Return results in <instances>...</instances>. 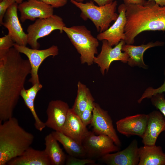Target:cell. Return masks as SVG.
<instances>
[{"label":"cell","mask_w":165,"mask_h":165,"mask_svg":"<svg viewBox=\"0 0 165 165\" xmlns=\"http://www.w3.org/2000/svg\"><path fill=\"white\" fill-rule=\"evenodd\" d=\"M14 47L0 55V123L13 117L31 67Z\"/></svg>","instance_id":"obj_1"},{"label":"cell","mask_w":165,"mask_h":165,"mask_svg":"<svg viewBox=\"0 0 165 165\" xmlns=\"http://www.w3.org/2000/svg\"><path fill=\"white\" fill-rule=\"evenodd\" d=\"M126 44H133L136 37L143 31H165V6H161L154 1L148 0L144 5L126 6Z\"/></svg>","instance_id":"obj_2"},{"label":"cell","mask_w":165,"mask_h":165,"mask_svg":"<svg viewBox=\"0 0 165 165\" xmlns=\"http://www.w3.org/2000/svg\"><path fill=\"white\" fill-rule=\"evenodd\" d=\"M34 135L21 127L18 120L12 117L0 123V165H5L21 155L30 147Z\"/></svg>","instance_id":"obj_3"},{"label":"cell","mask_w":165,"mask_h":165,"mask_svg":"<svg viewBox=\"0 0 165 165\" xmlns=\"http://www.w3.org/2000/svg\"><path fill=\"white\" fill-rule=\"evenodd\" d=\"M70 2L80 10L82 19L85 21L91 20L99 33L108 29L111 23L115 21L119 16L116 13L118 5L116 0L102 6H96L92 1L85 3L75 0H71Z\"/></svg>","instance_id":"obj_4"},{"label":"cell","mask_w":165,"mask_h":165,"mask_svg":"<svg viewBox=\"0 0 165 165\" xmlns=\"http://www.w3.org/2000/svg\"><path fill=\"white\" fill-rule=\"evenodd\" d=\"M63 30L80 55L81 63H86L88 66L93 64L95 55L98 53L99 42L97 39L84 25L65 26Z\"/></svg>","instance_id":"obj_5"},{"label":"cell","mask_w":165,"mask_h":165,"mask_svg":"<svg viewBox=\"0 0 165 165\" xmlns=\"http://www.w3.org/2000/svg\"><path fill=\"white\" fill-rule=\"evenodd\" d=\"M65 26L62 18L57 15L53 14L46 18L37 19L27 28L28 44L31 48L38 49L40 47L38 41L39 38L48 35L56 30L62 33L63 28Z\"/></svg>","instance_id":"obj_6"},{"label":"cell","mask_w":165,"mask_h":165,"mask_svg":"<svg viewBox=\"0 0 165 165\" xmlns=\"http://www.w3.org/2000/svg\"><path fill=\"white\" fill-rule=\"evenodd\" d=\"M86 156L90 158L102 157L104 156L120 150L109 136L100 134L96 136L93 131H89L82 142Z\"/></svg>","instance_id":"obj_7"},{"label":"cell","mask_w":165,"mask_h":165,"mask_svg":"<svg viewBox=\"0 0 165 165\" xmlns=\"http://www.w3.org/2000/svg\"><path fill=\"white\" fill-rule=\"evenodd\" d=\"M13 47L20 53L24 54L28 58L31 67V78L29 82L32 85L36 83H40L38 70L44 61L49 57H54L59 53L58 48L54 45L41 50L30 48L26 46L19 45L15 43Z\"/></svg>","instance_id":"obj_8"},{"label":"cell","mask_w":165,"mask_h":165,"mask_svg":"<svg viewBox=\"0 0 165 165\" xmlns=\"http://www.w3.org/2000/svg\"><path fill=\"white\" fill-rule=\"evenodd\" d=\"M126 43L122 40L117 45L112 48L105 40L102 41L101 50L97 57H95L94 62L100 68L101 73L105 74V71H108L111 63L114 61H121L123 63H127L129 56L125 52H122L123 46Z\"/></svg>","instance_id":"obj_9"},{"label":"cell","mask_w":165,"mask_h":165,"mask_svg":"<svg viewBox=\"0 0 165 165\" xmlns=\"http://www.w3.org/2000/svg\"><path fill=\"white\" fill-rule=\"evenodd\" d=\"M93 131L99 135H104L110 137L119 147L121 142L114 129L112 121L108 112L94 102L93 116L90 123Z\"/></svg>","instance_id":"obj_10"},{"label":"cell","mask_w":165,"mask_h":165,"mask_svg":"<svg viewBox=\"0 0 165 165\" xmlns=\"http://www.w3.org/2000/svg\"><path fill=\"white\" fill-rule=\"evenodd\" d=\"M18 5L15 2L8 8L3 18L2 25L8 29V34L15 43L26 46L28 44L27 35L24 31L18 17Z\"/></svg>","instance_id":"obj_11"},{"label":"cell","mask_w":165,"mask_h":165,"mask_svg":"<svg viewBox=\"0 0 165 165\" xmlns=\"http://www.w3.org/2000/svg\"><path fill=\"white\" fill-rule=\"evenodd\" d=\"M126 6L124 3L118 7L119 16L114 23L105 31L98 34L96 38L99 41L106 40L109 46L117 45L122 40L125 41L124 28L127 21Z\"/></svg>","instance_id":"obj_12"},{"label":"cell","mask_w":165,"mask_h":165,"mask_svg":"<svg viewBox=\"0 0 165 165\" xmlns=\"http://www.w3.org/2000/svg\"><path fill=\"white\" fill-rule=\"evenodd\" d=\"M20 20L24 22L28 20L34 21L36 18H45L53 15V8L38 0H27L18 4Z\"/></svg>","instance_id":"obj_13"},{"label":"cell","mask_w":165,"mask_h":165,"mask_svg":"<svg viewBox=\"0 0 165 165\" xmlns=\"http://www.w3.org/2000/svg\"><path fill=\"white\" fill-rule=\"evenodd\" d=\"M68 104L61 100H52L46 109V127L61 132L70 109Z\"/></svg>","instance_id":"obj_14"},{"label":"cell","mask_w":165,"mask_h":165,"mask_svg":"<svg viewBox=\"0 0 165 165\" xmlns=\"http://www.w3.org/2000/svg\"><path fill=\"white\" fill-rule=\"evenodd\" d=\"M138 142L134 139L125 149L113 153L107 154L101 158L109 165H138L140 158Z\"/></svg>","instance_id":"obj_15"},{"label":"cell","mask_w":165,"mask_h":165,"mask_svg":"<svg viewBox=\"0 0 165 165\" xmlns=\"http://www.w3.org/2000/svg\"><path fill=\"white\" fill-rule=\"evenodd\" d=\"M148 114H137L126 117L116 122L117 131L127 137L137 135L141 138L145 131Z\"/></svg>","instance_id":"obj_16"},{"label":"cell","mask_w":165,"mask_h":165,"mask_svg":"<svg viewBox=\"0 0 165 165\" xmlns=\"http://www.w3.org/2000/svg\"><path fill=\"white\" fill-rule=\"evenodd\" d=\"M148 118L145 131L142 138L145 145H156L160 134L165 131V118L162 113L153 111L148 114Z\"/></svg>","instance_id":"obj_17"},{"label":"cell","mask_w":165,"mask_h":165,"mask_svg":"<svg viewBox=\"0 0 165 165\" xmlns=\"http://www.w3.org/2000/svg\"><path fill=\"white\" fill-rule=\"evenodd\" d=\"M88 131L79 116L70 108L61 132L82 144Z\"/></svg>","instance_id":"obj_18"},{"label":"cell","mask_w":165,"mask_h":165,"mask_svg":"<svg viewBox=\"0 0 165 165\" xmlns=\"http://www.w3.org/2000/svg\"><path fill=\"white\" fill-rule=\"evenodd\" d=\"M164 44L163 42L158 41L138 46L125 43L122 46V51L128 55L129 57L127 63L130 66H138L146 69L147 66L145 64L143 59V55L145 51L152 47L163 46Z\"/></svg>","instance_id":"obj_19"},{"label":"cell","mask_w":165,"mask_h":165,"mask_svg":"<svg viewBox=\"0 0 165 165\" xmlns=\"http://www.w3.org/2000/svg\"><path fill=\"white\" fill-rule=\"evenodd\" d=\"M8 165H51L50 159L44 150L30 147L21 155L9 161Z\"/></svg>","instance_id":"obj_20"},{"label":"cell","mask_w":165,"mask_h":165,"mask_svg":"<svg viewBox=\"0 0 165 165\" xmlns=\"http://www.w3.org/2000/svg\"><path fill=\"white\" fill-rule=\"evenodd\" d=\"M138 165H165V153L160 146L145 145L139 148Z\"/></svg>","instance_id":"obj_21"},{"label":"cell","mask_w":165,"mask_h":165,"mask_svg":"<svg viewBox=\"0 0 165 165\" xmlns=\"http://www.w3.org/2000/svg\"><path fill=\"white\" fill-rule=\"evenodd\" d=\"M45 141L44 151L50 159L51 165L64 164L67 156L51 133L45 137Z\"/></svg>","instance_id":"obj_22"},{"label":"cell","mask_w":165,"mask_h":165,"mask_svg":"<svg viewBox=\"0 0 165 165\" xmlns=\"http://www.w3.org/2000/svg\"><path fill=\"white\" fill-rule=\"evenodd\" d=\"M51 133L58 141L62 145L68 155L79 158H84L86 156L82 144L61 132L54 131Z\"/></svg>","instance_id":"obj_23"},{"label":"cell","mask_w":165,"mask_h":165,"mask_svg":"<svg viewBox=\"0 0 165 165\" xmlns=\"http://www.w3.org/2000/svg\"><path fill=\"white\" fill-rule=\"evenodd\" d=\"M93 97L89 89L86 85L79 81L77 84V96L71 109L80 116L86 107L90 100Z\"/></svg>","instance_id":"obj_24"},{"label":"cell","mask_w":165,"mask_h":165,"mask_svg":"<svg viewBox=\"0 0 165 165\" xmlns=\"http://www.w3.org/2000/svg\"><path fill=\"white\" fill-rule=\"evenodd\" d=\"M20 96L23 99L26 106L31 112L35 119L34 126L35 128L39 131H42L46 127L45 123L42 122L37 115L35 109L34 101L27 96L25 88L21 91Z\"/></svg>","instance_id":"obj_25"},{"label":"cell","mask_w":165,"mask_h":165,"mask_svg":"<svg viewBox=\"0 0 165 165\" xmlns=\"http://www.w3.org/2000/svg\"><path fill=\"white\" fill-rule=\"evenodd\" d=\"M94 102V99L93 97L90 100L86 107L79 116L83 123L86 127L91 123Z\"/></svg>","instance_id":"obj_26"},{"label":"cell","mask_w":165,"mask_h":165,"mask_svg":"<svg viewBox=\"0 0 165 165\" xmlns=\"http://www.w3.org/2000/svg\"><path fill=\"white\" fill-rule=\"evenodd\" d=\"M152 105L162 113L165 118V98L163 93H157L151 98Z\"/></svg>","instance_id":"obj_27"},{"label":"cell","mask_w":165,"mask_h":165,"mask_svg":"<svg viewBox=\"0 0 165 165\" xmlns=\"http://www.w3.org/2000/svg\"><path fill=\"white\" fill-rule=\"evenodd\" d=\"M164 74L165 79L163 84L160 86L156 89L152 87L147 88L144 91L141 97L138 100V103H141L142 100L145 98H151L153 95L156 94L163 93L165 92V69Z\"/></svg>","instance_id":"obj_28"},{"label":"cell","mask_w":165,"mask_h":165,"mask_svg":"<svg viewBox=\"0 0 165 165\" xmlns=\"http://www.w3.org/2000/svg\"><path fill=\"white\" fill-rule=\"evenodd\" d=\"M65 164L66 165H95V160L91 159H83L68 155L66 157Z\"/></svg>","instance_id":"obj_29"},{"label":"cell","mask_w":165,"mask_h":165,"mask_svg":"<svg viewBox=\"0 0 165 165\" xmlns=\"http://www.w3.org/2000/svg\"><path fill=\"white\" fill-rule=\"evenodd\" d=\"M15 43L14 41L8 35L0 38V55L5 54Z\"/></svg>","instance_id":"obj_30"},{"label":"cell","mask_w":165,"mask_h":165,"mask_svg":"<svg viewBox=\"0 0 165 165\" xmlns=\"http://www.w3.org/2000/svg\"><path fill=\"white\" fill-rule=\"evenodd\" d=\"M14 0H2L0 2V24L2 25L3 20L8 8L15 2Z\"/></svg>","instance_id":"obj_31"},{"label":"cell","mask_w":165,"mask_h":165,"mask_svg":"<svg viewBox=\"0 0 165 165\" xmlns=\"http://www.w3.org/2000/svg\"><path fill=\"white\" fill-rule=\"evenodd\" d=\"M42 86L40 83H36L32 85L30 88L26 90L27 96L34 101L36 95L39 91L42 88Z\"/></svg>","instance_id":"obj_32"},{"label":"cell","mask_w":165,"mask_h":165,"mask_svg":"<svg viewBox=\"0 0 165 165\" xmlns=\"http://www.w3.org/2000/svg\"><path fill=\"white\" fill-rule=\"evenodd\" d=\"M47 5H50L53 8L63 7L67 3L68 0H38Z\"/></svg>","instance_id":"obj_33"},{"label":"cell","mask_w":165,"mask_h":165,"mask_svg":"<svg viewBox=\"0 0 165 165\" xmlns=\"http://www.w3.org/2000/svg\"><path fill=\"white\" fill-rule=\"evenodd\" d=\"M123 3L126 6L130 4H138L144 5L146 3V0H123Z\"/></svg>","instance_id":"obj_34"},{"label":"cell","mask_w":165,"mask_h":165,"mask_svg":"<svg viewBox=\"0 0 165 165\" xmlns=\"http://www.w3.org/2000/svg\"><path fill=\"white\" fill-rule=\"evenodd\" d=\"M79 2H82L86 0H75ZM95 2L99 6H102L107 4H109L113 1L114 0H90Z\"/></svg>","instance_id":"obj_35"},{"label":"cell","mask_w":165,"mask_h":165,"mask_svg":"<svg viewBox=\"0 0 165 165\" xmlns=\"http://www.w3.org/2000/svg\"><path fill=\"white\" fill-rule=\"evenodd\" d=\"M148 1H154L156 4L161 6H165V0H148Z\"/></svg>","instance_id":"obj_36"},{"label":"cell","mask_w":165,"mask_h":165,"mask_svg":"<svg viewBox=\"0 0 165 165\" xmlns=\"http://www.w3.org/2000/svg\"><path fill=\"white\" fill-rule=\"evenodd\" d=\"M0 1L2 0H0ZM18 4H20L22 3L25 0H14Z\"/></svg>","instance_id":"obj_37"}]
</instances>
